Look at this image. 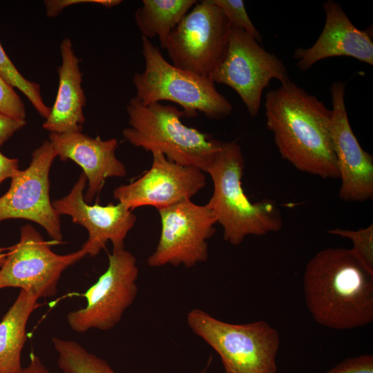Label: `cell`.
<instances>
[{"label": "cell", "mask_w": 373, "mask_h": 373, "mask_svg": "<svg viewBox=\"0 0 373 373\" xmlns=\"http://www.w3.org/2000/svg\"><path fill=\"white\" fill-rule=\"evenodd\" d=\"M267 128L281 157L298 170L339 178L331 136L332 111L291 80L265 95Z\"/></svg>", "instance_id": "1"}, {"label": "cell", "mask_w": 373, "mask_h": 373, "mask_svg": "<svg viewBox=\"0 0 373 373\" xmlns=\"http://www.w3.org/2000/svg\"><path fill=\"white\" fill-rule=\"evenodd\" d=\"M303 292L307 309L319 325L342 330L373 321V274L350 249L318 251L305 267Z\"/></svg>", "instance_id": "2"}, {"label": "cell", "mask_w": 373, "mask_h": 373, "mask_svg": "<svg viewBox=\"0 0 373 373\" xmlns=\"http://www.w3.org/2000/svg\"><path fill=\"white\" fill-rule=\"evenodd\" d=\"M245 159L236 142H222L207 170L213 182V194L206 204L223 228L224 240L233 245L247 236L277 232L283 227L281 213L271 200L252 203L242 186Z\"/></svg>", "instance_id": "3"}, {"label": "cell", "mask_w": 373, "mask_h": 373, "mask_svg": "<svg viewBox=\"0 0 373 373\" xmlns=\"http://www.w3.org/2000/svg\"><path fill=\"white\" fill-rule=\"evenodd\" d=\"M129 126L124 137L135 147L158 151L175 163L206 172L220 150L222 141L182 122V111L160 102L144 105L135 97L127 106Z\"/></svg>", "instance_id": "4"}, {"label": "cell", "mask_w": 373, "mask_h": 373, "mask_svg": "<svg viewBox=\"0 0 373 373\" xmlns=\"http://www.w3.org/2000/svg\"><path fill=\"white\" fill-rule=\"evenodd\" d=\"M142 54L144 70L133 77L135 97L142 104L170 101L179 104L187 117L202 113L209 119H222L231 114L232 105L218 92L213 82L176 68L144 36Z\"/></svg>", "instance_id": "5"}, {"label": "cell", "mask_w": 373, "mask_h": 373, "mask_svg": "<svg viewBox=\"0 0 373 373\" xmlns=\"http://www.w3.org/2000/svg\"><path fill=\"white\" fill-rule=\"evenodd\" d=\"M186 322L220 356L226 373H276L280 336L266 321L229 323L193 309Z\"/></svg>", "instance_id": "6"}, {"label": "cell", "mask_w": 373, "mask_h": 373, "mask_svg": "<svg viewBox=\"0 0 373 373\" xmlns=\"http://www.w3.org/2000/svg\"><path fill=\"white\" fill-rule=\"evenodd\" d=\"M230 32L222 10L211 0H204L174 28L165 49L174 66L212 81L226 55Z\"/></svg>", "instance_id": "7"}, {"label": "cell", "mask_w": 373, "mask_h": 373, "mask_svg": "<svg viewBox=\"0 0 373 373\" xmlns=\"http://www.w3.org/2000/svg\"><path fill=\"white\" fill-rule=\"evenodd\" d=\"M138 276L135 257L124 248L113 250L107 269L84 294L86 306L68 314L70 327L77 333L113 328L136 298Z\"/></svg>", "instance_id": "8"}, {"label": "cell", "mask_w": 373, "mask_h": 373, "mask_svg": "<svg viewBox=\"0 0 373 373\" xmlns=\"http://www.w3.org/2000/svg\"><path fill=\"white\" fill-rule=\"evenodd\" d=\"M274 79L281 84L291 81L283 62L242 30L231 27L226 55L212 81L233 89L254 117L262 92Z\"/></svg>", "instance_id": "9"}, {"label": "cell", "mask_w": 373, "mask_h": 373, "mask_svg": "<svg viewBox=\"0 0 373 373\" xmlns=\"http://www.w3.org/2000/svg\"><path fill=\"white\" fill-rule=\"evenodd\" d=\"M88 255L81 249L59 255L30 224L21 228L20 239L10 248L0 269V289L17 287L34 293L38 298H50L57 292L64 271Z\"/></svg>", "instance_id": "10"}, {"label": "cell", "mask_w": 373, "mask_h": 373, "mask_svg": "<svg viewBox=\"0 0 373 373\" xmlns=\"http://www.w3.org/2000/svg\"><path fill=\"white\" fill-rule=\"evenodd\" d=\"M161 233L147 264L152 267L170 265L191 267L208 258V244L215 233L216 218L207 205L191 200L157 209Z\"/></svg>", "instance_id": "11"}, {"label": "cell", "mask_w": 373, "mask_h": 373, "mask_svg": "<svg viewBox=\"0 0 373 373\" xmlns=\"http://www.w3.org/2000/svg\"><path fill=\"white\" fill-rule=\"evenodd\" d=\"M57 155L49 140L36 149L28 168L11 180L10 189L0 197V222L25 219L42 226L55 242L62 240L60 216L50 200L49 172Z\"/></svg>", "instance_id": "12"}, {"label": "cell", "mask_w": 373, "mask_h": 373, "mask_svg": "<svg viewBox=\"0 0 373 373\" xmlns=\"http://www.w3.org/2000/svg\"><path fill=\"white\" fill-rule=\"evenodd\" d=\"M151 168L140 178L113 191V197L132 210L142 206L157 209L191 200L206 185L204 171L168 160L164 155L152 152Z\"/></svg>", "instance_id": "13"}, {"label": "cell", "mask_w": 373, "mask_h": 373, "mask_svg": "<svg viewBox=\"0 0 373 373\" xmlns=\"http://www.w3.org/2000/svg\"><path fill=\"white\" fill-rule=\"evenodd\" d=\"M345 92V85L340 81L330 86L331 136L341 180L339 198L345 201L363 202L373 197V157L362 149L351 128Z\"/></svg>", "instance_id": "14"}, {"label": "cell", "mask_w": 373, "mask_h": 373, "mask_svg": "<svg viewBox=\"0 0 373 373\" xmlns=\"http://www.w3.org/2000/svg\"><path fill=\"white\" fill-rule=\"evenodd\" d=\"M87 182L82 173L70 193L52 202L53 207L59 216H70L73 222L88 230V238L82 247L90 256H97L108 241L112 242L113 250L124 249V240L136 222L135 215L120 202L90 205L84 198Z\"/></svg>", "instance_id": "15"}, {"label": "cell", "mask_w": 373, "mask_h": 373, "mask_svg": "<svg viewBox=\"0 0 373 373\" xmlns=\"http://www.w3.org/2000/svg\"><path fill=\"white\" fill-rule=\"evenodd\" d=\"M325 13L324 28L309 48H298L293 58L302 70L312 68L322 59L338 56L355 58L373 65V42L370 32L357 28L338 3L334 0L322 4Z\"/></svg>", "instance_id": "16"}, {"label": "cell", "mask_w": 373, "mask_h": 373, "mask_svg": "<svg viewBox=\"0 0 373 373\" xmlns=\"http://www.w3.org/2000/svg\"><path fill=\"white\" fill-rule=\"evenodd\" d=\"M49 141L61 160H71L83 169L88 182L84 195L87 203L99 193L107 178L126 175L125 165L115 155V138L103 140L99 135L93 138L75 131L50 133Z\"/></svg>", "instance_id": "17"}, {"label": "cell", "mask_w": 373, "mask_h": 373, "mask_svg": "<svg viewBox=\"0 0 373 373\" xmlns=\"http://www.w3.org/2000/svg\"><path fill=\"white\" fill-rule=\"evenodd\" d=\"M60 51L61 64L57 69L58 90L50 113L42 126L50 133L82 132L85 122L83 108L86 98L82 87L80 59L75 55L68 38L61 41Z\"/></svg>", "instance_id": "18"}, {"label": "cell", "mask_w": 373, "mask_h": 373, "mask_svg": "<svg viewBox=\"0 0 373 373\" xmlns=\"http://www.w3.org/2000/svg\"><path fill=\"white\" fill-rule=\"evenodd\" d=\"M38 297L21 289L0 322V373H19L21 350L27 340L26 325L38 306Z\"/></svg>", "instance_id": "19"}, {"label": "cell", "mask_w": 373, "mask_h": 373, "mask_svg": "<svg viewBox=\"0 0 373 373\" xmlns=\"http://www.w3.org/2000/svg\"><path fill=\"white\" fill-rule=\"evenodd\" d=\"M195 0H143L135 12L136 24L142 36L157 37L166 48L170 34L197 3Z\"/></svg>", "instance_id": "20"}, {"label": "cell", "mask_w": 373, "mask_h": 373, "mask_svg": "<svg viewBox=\"0 0 373 373\" xmlns=\"http://www.w3.org/2000/svg\"><path fill=\"white\" fill-rule=\"evenodd\" d=\"M52 342L58 355L57 365L64 373H116L106 361L76 341L53 337Z\"/></svg>", "instance_id": "21"}, {"label": "cell", "mask_w": 373, "mask_h": 373, "mask_svg": "<svg viewBox=\"0 0 373 373\" xmlns=\"http://www.w3.org/2000/svg\"><path fill=\"white\" fill-rule=\"evenodd\" d=\"M0 75L13 88L19 89L42 117L46 119L51 108L44 102L40 85L25 78L6 53L0 43Z\"/></svg>", "instance_id": "22"}, {"label": "cell", "mask_w": 373, "mask_h": 373, "mask_svg": "<svg viewBox=\"0 0 373 373\" xmlns=\"http://www.w3.org/2000/svg\"><path fill=\"white\" fill-rule=\"evenodd\" d=\"M327 233L350 239L353 247L350 249L358 261L373 274V224L356 231L336 228Z\"/></svg>", "instance_id": "23"}, {"label": "cell", "mask_w": 373, "mask_h": 373, "mask_svg": "<svg viewBox=\"0 0 373 373\" xmlns=\"http://www.w3.org/2000/svg\"><path fill=\"white\" fill-rule=\"evenodd\" d=\"M223 12L231 27L242 30L260 44L262 35L251 21L242 0H211Z\"/></svg>", "instance_id": "24"}, {"label": "cell", "mask_w": 373, "mask_h": 373, "mask_svg": "<svg viewBox=\"0 0 373 373\" xmlns=\"http://www.w3.org/2000/svg\"><path fill=\"white\" fill-rule=\"evenodd\" d=\"M0 113L15 119L25 120V105L15 91L0 75Z\"/></svg>", "instance_id": "25"}, {"label": "cell", "mask_w": 373, "mask_h": 373, "mask_svg": "<svg viewBox=\"0 0 373 373\" xmlns=\"http://www.w3.org/2000/svg\"><path fill=\"white\" fill-rule=\"evenodd\" d=\"M327 373H373L372 354H362L347 358Z\"/></svg>", "instance_id": "26"}, {"label": "cell", "mask_w": 373, "mask_h": 373, "mask_svg": "<svg viewBox=\"0 0 373 373\" xmlns=\"http://www.w3.org/2000/svg\"><path fill=\"white\" fill-rule=\"evenodd\" d=\"M90 3L99 4L110 8L118 6L122 3L120 0H48L44 1L46 15L50 17H54L59 15L65 8L71 5Z\"/></svg>", "instance_id": "27"}, {"label": "cell", "mask_w": 373, "mask_h": 373, "mask_svg": "<svg viewBox=\"0 0 373 373\" xmlns=\"http://www.w3.org/2000/svg\"><path fill=\"white\" fill-rule=\"evenodd\" d=\"M26 124V119H15L0 113V146Z\"/></svg>", "instance_id": "28"}, {"label": "cell", "mask_w": 373, "mask_h": 373, "mask_svg": "<svg viewBox=\"0 0 373 373\" xmlns=\"http://www.w3.org/2000/svg\"><path fill=\"white\" fill-rule=\"evenodd\" d=\"M19 171L18 159L8 157L0 152V184L6 179L12 178Z\"/></svg>", "instance_id": "29"}, {"label": "cell", "mask_w": 373, "mask_h": 373, "mask_svg": "<svg viewBox=\"0 0 373 373\" xmlns=\"http://www.w3.org/2000/svg\"><path fill=\"white\" fill-rule=\"evenodd\" d=\"M19 373H51L36 354L31 353L28 365Z\"/></svg>", "instance_id": "30"}, {"label": "cell", "mask_w": 373, "mask_h": 373, "mask_svg": "<svg viewBox=\"0 0 373 373\" xmlns=\"http://www.w3.org/2000/svg\"><path fill=\"white\" fill-rule=\"evenodd\" d=\"M6 249H6V248H1L0 247V267H2V265L4 264V262L6 261L8 253H4V251L6 250Z\"/></svg>", "instance_id": "31"}, {"label": "cell", "mask_w": 373, "mask_h": 373, "mask_svg": "<svg viewBox=\"0 0 373 373\" xmlns=\"http://www.w3.org/2000/svg\"><path fill=\"white\" fill-rule=\"evenodd\" d=\"M210 361H211V359L209 360V363H208V365L206 366V367H205L204 370H202V371H200L199 373H206V372H207V370H208V367H209V364H210Z\"/></svg>", "instance_id": "32"}]
</instances>
